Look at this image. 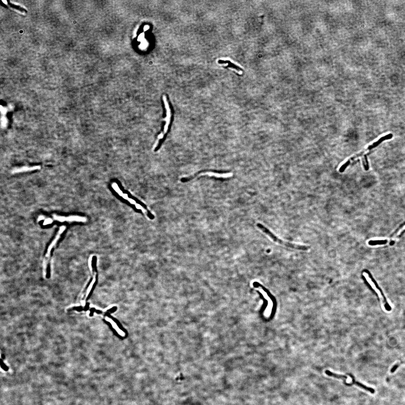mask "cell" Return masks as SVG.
Wrapping results in <instances>:
<instances>
[{"mask_svg": "<svg viewBox=\"0 0 405 405\" xmlns=\"http://www.w3.org/2000/svg\"><path fill=\"white\" fill-rule=\"evenodd\" d=\"M398 367L399 365H397H397H394V366L392 367V368L391 369V372L392 373H394V372H395L396 371V370L397 368H398Z\"/></svg>", "mask_w": 405, "mask_h": 405, "instance_id": "obj_13", "label": "cell"}, {"mask_svg": "<svg viewBox=\"0 0 405 405\" xmlns=\"http://www.w3.org/2000/svg\"><path fill=\"white\" fill-rule=\"evenodd\" d=\"M349 376L350 377H351L352 382V383H347V382H346V381H344V383L346 386H352V385H355L359 387L360 388H362V389H364L365 391L371 393V394H374L375 392V390L374 389H373V388L365 386V385L361 383L360 382L356 381L355 380L354 377L353 375H352L349 374Z\"/></svg>", "mask_w": 405, "mask_h": 405, "instance_id": "obj_4", "label": "cell"}, {"mask_svg": "<svg viewBox=\"0 0 405 405\" xmlns=\"http://www.w3.org/2000/svg\"><path fill=\"white\" fill-rule=\"evenodd\" d=\"M257 226L261 230L263 233H265L272 240L275 242H277L280 244L284 245V246L287 247L293 248V249H303V248L301 246H299L290 243L289 242L284 241L281 240V239L278 238L277 237L275 236L274 234L272 233L268 229L263 225L261 224H257Z\"/></svg>", "mask_w": 405, "mask_h": 405, "instance_id": "obj_2", "label": "cell"}, {"mask_svg": "<svg viewBox=\"0 0 405 405\" xmlns=\"http://www.w3.org/2000/svg\"><path fill=\"white\" fill-rule=\"evenodd\" d=\"M40 168V166H35L31 167H23L22 168H16V169L13 170V173L14 174H15V173L26 172V171H35V170L39 169Z\"/></svg>", "mask_w": 405, "mask_h": 405, "instance_id": "obj_7", "label": "cell"}, {"mask_svg": "<svg viewBox=\"0 0 405 405\" xmlns=\"http://www.w3.org/2000/svg\"><path fill=\"white\" fill-rule=\"evenodd\" d=\"M325 373L328 376L338 379H342L344 381H346L348 379L347 376H346L336 374V373H332V372L329 371V370H326L325 371Z\"/></svg>", "mask_w": 405, "mask_h": 405, "instance_id": "obj_9", "label": "cell"}, {"mask_svg": "<svg viewBox=\"0 0 405 405\" xmlns=\"http://www.w3.org/2000/svg\"><path fill=\"white\" fill-rule=\"evenodd\" d=\"M54 218L57 220L60 221H84L86 220L85 217L77 216H70L68 217L59 216L57 215H54Z\"/></svg>", "mask_w": 405, "mask_h": 405, "instance_id": "obj_5", "label": "cell"}, {"mask_svg": "<svg viewBox=\"0 0 405 405\" xmlns=\"http://www.w3.org/2000/svg\"><path fill=\"white\" fill-rule=\"evenodd\" d=\"M362 161L364 168L366 171H368L369 167L368 161L366 156H365L362 158Z\"/></svg>", "mask_w": 405, "mask_h": 405, "instance_id": "obj_10", "label": "cell"}, {"mask_svg": "<svg viewBox=\"0 0 405 405\" xmlns=\"http://www.w3.org/2000/svg\"><path fill=\"white\" fill-rule=\"evenodd\" d=\"M218 63L220 64H227L228 67L234 69L239 73H242V69L241 68L236 65L233 64L232 62H231L229 61H224V60H220L218 61Z\"/></svg>", "mask_w": 405, "mask_h": 405, "instance_id": "obj_8", "label": "cell"}, {"mask_svg": "<svg viewBox=\"0 0 405 405\" xmlns=\"http://www.w3.org/2000/svg\"><path fill=\"white\" fill-rule=\"evenodd\" d=\"M163 102L164 105H165V111H166V116L165 118V123L164 125L163 131L160 134L158 137V139L156 141V147H155V151H157L160 147L161 144L162 143V141L165 138V135L168 133L170 125H171V116H172V113H171V110L170 107L169 102L167 98L166 95L163 96Z\"/></svg>", "mask_w": 405, "mask_h": 405, "instance_id": "obj_1", "label": "cell"}, {"mask_svg": "<svg viewBox=\"0 0 405 405\" xmlns=\"http://www.w3.org/2000/svg\"><path fill=\"white\" fill-rule=\"evenodd\" d=\"M393 136V135L392 134H388V135H385V136L382 137V138H380L378 141L373 143V144H372L369 147L367 148V149H368V150H372V149L374 148L375 147H377V146L379 145V144L383 142V141H386V140L391 139V138H392Z\"/></svg>", "mask_w": 405, "mask_h": 405, "instance_id": "obj_6", "label": "cell"}, {"mask_svg": "<svg viewBox=\"0 0 405 405\" xmlns=\"http://www.w3.org/2000/svg\"><path fill=\"white\" fill-rule=\"evenodd\" d=\"M96 258L95 257V258H93V259L92 263V268L93 269H94V270H95V269L96 268V263H97V258Z\"/></svg>", "mask_w": 405, "mask_h": 405, "instance_id": "obj_12", "label": "cell"}, {"mask_svg": "<svg viewBox=\"0 0 405 405\" xmlns=\"http://www.w3.org/2000/svg\"><path fill=\"white\" fill-rule=\"evenodd\" d=\"M198 175H208L211 176V177H214L218 178H228L231 177L232 174L231 173H220L214 172H212V171H203L201 172L200 174H198ZM198 174H195V176L192 177H187V180L188 181L192 180L194 177H195V176L198 175Z\"/></svg>", "mask_w": 405, "mask_h": 405, "instance_id": "obj_3", "label": "cell"}, {"mask_svg": "<svg viewBox=\"0 0 405 405\" xmlns=\"http://www.w3.org/2000/svg\"><path fill=\"white\" fill-rule=\"evenodd\" d=\"M1 368H2L3 370H5V371H7L8 370V367L5 365V364L3 362L2 359L1 360Z\"/></svg>", "mask_w": 405, "mask_h": 405, "instance_id": "obj_11", "label": "cell"}]
</instances>
